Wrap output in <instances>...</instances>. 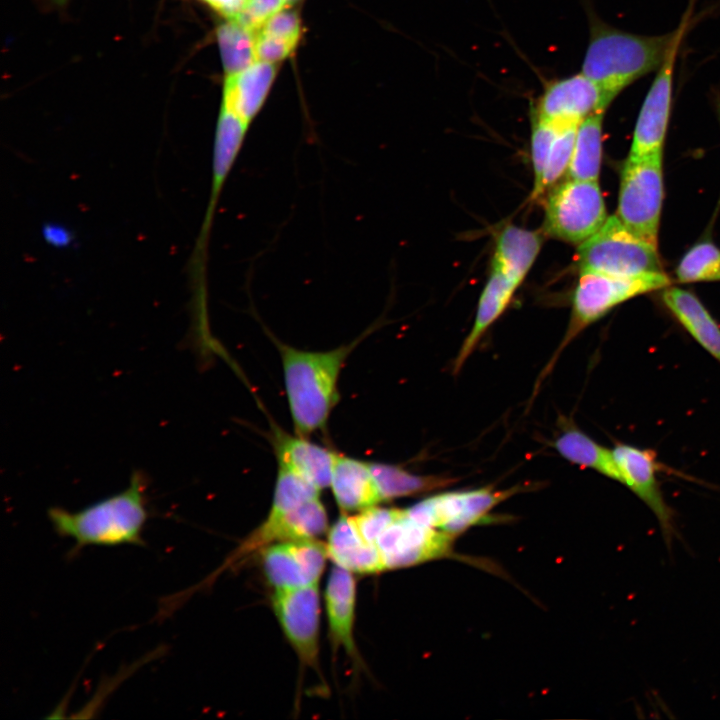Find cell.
Returning a JSON list of instances; mask_svg holds the SVG:
<instances>
[{"mask_svg":"<svg viewBox=\"0 0 720 720\" xmlns=\"http://www.w3.org/2000/svg\"><path fill=\"white\" fill-rule=\"evenodd\" d=\"M565 125L571 124H559L537 117H532L531 159L534 172V185L532 191V197L534 199H537L542 195V179L551 147L558 132Z\"/></svg>","mask_w":720,"mask_h":720,"instance_id":"4dcf8cb0","label":"cell"},{"mask_svg":"<svg viewBox=\"0 0 720 720\" xmlns=\"http://www.w3.org/2000/svg\"><path fill=\"white\" fill-rule=\"evenodd\" d=\"M454 535L421 524L410 518L406 510L380 533L376 546L385 569L413 566L446 555Z\"/></svg>","mask_w":720,"mask_h":720,"instance_id":"30bf717a","label":"cell"},{"mask_svg":"<svg viewBox=\"0 0 720 720\" xmlns=\"http://www.w3.org/2000/svg\"><path fill=\"white\" fill-rule=\"evenodd\" d=\"M328 517L319 497L285 512L269 511L265 520L223 561L222 565L195 588L208 587L222 572L234 568L249 555L284 541L315 539L327 531Z\"/></svg>","mask_w":720,"mask_h":720,"instance_id":"ba28073f","label":"cell"},{"mask_svg":"<svg viewBox=\"0 0 720 720\" xmlns=\"http://www.w3.org/2000/svg\"><path fill=\"white\" fill-rule=\"evenodd\" d=\"M608 216L598 181L568 178L549 194L545 205L546 234L581 244L595 234Z\"/></svg>","mask_w":720,"mask_h":720,"instance_id":"52a82bcc","label":"cell"},{"mask_svg":"<svg viewBox=\"0 0 720 720\" xmlns=\"http://www.w3.org/2000/svg\"><path fill=\"white\" fill-rule=\"evenodd\" d=\"M590 36L581 72L600 90L607 109L618 94L664 62L679 27L673 32L638 35L614 28L589 16Z\"/></svg>","mask_w":720,"mask_h":720,"instance_id":"7a4b0ae2","label":"cell"},{"mask_svg":"<svg viewBox=\"0 0 720 720\" xmlns=\"http://www.w3.org/2000/svg\"><path fill=\"white\" fill-rule=\"evenodd\" d=\"M330 486L344 512L361 511L383 501L369 463L348 456L336 453Z\"/></svg>","mask_w":720,"mask_h":720,"instance_id":"44dd1931","label":"cell"},{"mask_svg":"<svg viewBox=\"0 0 720 720\" xmlns=\"http://www.w3.org/2000/svg\"><path fill=\"white\" fill-rule=\"evenodd\" d=\"M514 490L480 488L446 492L426 498L405 509L413 520L456 536L480 522L497 503Z\"/></svg>","mask_w":720,"mask_h":720,"instance_id":"9c48e42d","label":"cell"},{"mask_svg":"<svg viewBox=\"0 0 720 720\" xmlns=\"http://www.w3.org/2000/svg\"><path fill=\"white\" fill-rule=\"evenodd\" d=\"M356 584L351 572L339 566L329 575L325 603L329 635L334 650L342 647L353 660H359L354 641Z\"/></svg>","mask_w":720,"mask_h":720,"instance_id":"ac0fdd59","label":"cell"},{"mask_svg":"<svg viewBox=\"0 0 720 720\" xmlns=\"http://www.w3.org/2000/svg\"><path fill=\"white\" fill-rule=\"evenodd\" d=\"M288 6L286 0H247L240 15L234 19L257 32L272 16Z\"/></svg>","mask_w":720,"mask_h":720,"instance_id":"836d02e7","label":"cell"},{"mask_svg":"<svg viewBox=\"0 0 720 720\" xmlns=\"http://www.w3.org/2000/svg\"><path fill=\"white\" fill-rule=\"evenodd\" d=\"M328 351H305L277 342L295 434L308 437L325 428L339 400L341 369L356 344Z\"/></svg>","mask_w":720,"mask_h":720,"instance_id":"3957f363","label":"cell"},{"mask_svg":"<svg viewBox=\"0 0 720 720\" xmlns=\"http://www.w3.org/2000/svg\"><path fill=\"white\" fill-rule=\"evenodd\" d=\"M603 117L604 112H595L578 125L567 170L569 178L598 181L602 160Z\"/></svg>","mask_w":720,"mask_h":720,"instance_id":"4316f807","label":"cell"},{"mask_svg":"<svg viewBox=\"0 0 720 720\" xmlns=\"http://www.w3.org/2000/svg\"><path fill=\"white\" fill-rule=\"evenodd\" d=\"M687 23L680 31L646 94L635 124L629 157L663 151L672 107L673 76L677 52Z\"/></svg>","mask_w":720,"mask_h":720,"instance_id":"7c38bea8","label":"cell"},{"mask_svg":"<svg viewBox=\"0 0 720 720\" xmlns=\"http://www.w3.org/2000/svg\"><path fill=\"white\" fill-rule=\"evenodd\" d=\"M605 110L600 90L580 72L549 81L532 114L559 124L578 125L589 115Z\"/></svg>","mask_w":720,"mask_h":720,"instance_id":"9a60e30c","label":"cell"},{"mask_svg":"<svg viewBox=\"0 0 720 720\" xmlns=\"http://www.w3.org/2000/svg\"><path fill=\"white\" fill-rule=\"evenodd\" d=\"M517 286L497 268H491L489 279L480 295L475 321L464 340L453 367L457 374L491 324L504 312Z\"/></svg>","mask_w":720,"mask_h":720,"instance_id":"603a6c76","label":"cell"},{"mask_svg":"<svg viewBox=\"0 0 720 720\" xmlns=\"http://www.w3.org/2000/svg\"><path fill=\"white\" fill-rule=\"evenodd\" d=\"M383 500L410 496L454 482L439 476L412 474L401 467L386 463H369Z\"/></svg>","mask_w":720,"mask_h":720,"instance_id":"83f0119b","label":"cell"},{"mask_svg":"<svg viewBox=\"0 0 720 720\" xmlns=\"http://www.w3.org/2000/svg\"><path fill=\"white\" fill-rule=\"evenodd\" d=\"M328 558L327 546L316 539L271 544L262 551L266 579L277 589L318 583Z\"/></svg>","mask_w":720,"mask_h":720,"instance_id":"5bb4252c","label":"cell"},{"mask_svg":"<svg viewBox=\"0 0 720 720\" xmlns=\"http://www.w3.org/2000/svg\"><path fill=\"white\" fill-rule=\"evenodd\" d=\"M401 509L371 506L354 515L361 536L369 543L376 542L380 533L399 515Z\"/></svg>","mask_w":720,"mask_h":720,"instance_id":"d6a6232c","label":"cell"},{"mask_svg":"<svg viewBox=\"0 0 720 720\" xmlns=\"http://www.w3.org/2000/svg\"><path fill=\"white\" fill-rule=\"evenodd\" d=\"M302 33L299 14L286 8L281 10L256 32L257 60L278 64L296 49Z\"/></svg>","mask_w":720,"mask_h":720,"instance_id":"d4e9b609","label":"cell"},{"mask_svg":"<svg viewBox=\"0 0 720 720\" xmlns=\"http://www.w3.org/2000/svg\"><path fill=\"white\" fill-rule=\"evenodd\" d=\"M714 103H715V108H716V113H717V116H718V120H719V123H720V96H719V95H716V96H715V102H714ZM719 205H720V197H719Z\"/></svg>","mask_w":720,"mask_h":720,"instance_id":"d590c367","label":"cell"},{"mask_svg":"<svg viewBox=\"0 0 720 720\" xmlns=\"http://www.w3.org/2000/svg\"><path fill=\"white\" fill-rule=\"evenodd\" d=\"M277 63L256 61L226 77L221 107L249 125L262 109L277 75Z\"/></svg>","mask_w":720,"mask_h":720,"instance_id":"e0dca14e","label":"cell"},{"mask_svg":"<svg viewBox=\"0 0 720 720\" xmlns=\"http://www.w3.org/2000/svg\"><path fill=\"white\" fill-rule=\"evenodd\" d=\"M274 447L278 464L298 473L319 490L330 486L336 453L306 437L276 431Z\"/></svg>","mask_w":720,"mask_h":720,"instance_id":"ffe728a7","label":"cell"},{"mask_svg":"<svg viewBox=\"0 0 720 720\" xmlns=\"http://www.w3.org/2000/svg\"><path fill=\"white\" fill-rule=\"evenodd\" d=\"M206 3L209 7L214 9L219 14L223 15L227 19H236L243 8L245 7L247 0H201Z\"/></svg>","mask_w":720,"mask_h":720,"instance_id":"e575fe53","label":"cell"},{"mask_svg":"<svg viewBox=\"0 0 720 720\" xmlns=\"http://www.w3.org/2000/svg\"><path fill=\"white\" fill-rule=\"evenodd\" d=\"M663 199V151L628 156L621 172L616 216L632 232L656 246Z\"/></svg>","mask_w":720,"mask_h":720,"instance_id":"8992f818","label":"cell"},{"mask_svg":"<svg viewBox=\"0 0 720 720\" xmlns=\"http://www.w3.org/2000/svg\"><path fill=\"white\" fill-rule=\"evenodd\" d=\"M576 263L580 272L611 276L663 272L658 246L636 235L616 215L579 244Z\"/></svg>","mask_w":720,"mask_h":720,"instance_id":"5b68a950","label":"cell"},{"mask_svg":"<svg viewBox=\"0 0 720 720\" xmlns=\"http://www.w3.org/2000/svg\"><path fill=\"white\" fill-rule=\"evenodd\" d=\"M272 607L301 663L318 669L320 617L318 583L275 590Z\"/></svg>","mask_w":720,"mask_h":720,"instance_id":"8fae6325","label":"cell"},{"mask_svg":"<svg viewBox=\"0 0 720 720\" xmlns=\"http://www.w3.org/2000/svg\"><path fill=\"white\" fill-rule=\"evenodd\" d=\"M149 516L148 479L139 470L131 474L123 490L82 509L51 507L48 510L56 534L74 540L71 554L87 546H143V531Z\"/></svg>","mask_w":720,"mask_h":720,"instance_id":"6da1fadb","label":"cell"},{"mask_svg":"<svg viewBox=\"0 0 720 720\" xmlns=\"http://www.w3.org/2000/svg\"><path fill=\"white\" fill-rule=\"evenodd\" d=\"M286 1H287L288 5H292V4H295L296 2H298L299 0H286Z\"/></svg>","mask_w":720,"mask_h":720,"instance_id":"8d00e7d4","label":"cell"},{"mask_svg":"<svg viewBox=\"0 0 720 720\" xmlns=\"http://www.w3.org/2000/svg\"><path fill=\"white\" fill-rule=\"evenodd\" d=\"M675 274L681 283L720 281V249L710 241L695 244L684 254Z\"/></svg>","mask_w":720,"mask_h":720,"instance_id":"f546056e","label":"cell"},{"mask_svg":"<svg viewBox=\"0 0 720 720\" xmlns=\"http://www.w3.org/2000/svg\"><path fill=\"white\" fill-rule=\"evenodd\" d=\"M662 300L691 337L720 362V326L699 298L690 291L669 286L663 289Z\"/></svg>","mask_w":720,"mask_h":720,"instance_id":"7402d4cb","label":"cell"},{"mask_svg":"<svg viewBox=\"0 0 720 720\" xmlns=\"http://www.w3.org/2000/svg\"><path fill=\"white\" fill-rule=\"evenodd\" d=\"M328 557L343 569L361 574L385 570L378 547L360 534L354 517L344 513L328 531Z\"/></svg>","mask_w":720,"mask_h":720,"instance_id":"d6986e66","label":"cell"},{"mask_svg":"<svg viewBox=\"0 0 720 720\" xmlns=\"http://www.w3.org/2000/svg\"><path fill=\"white\" fill-rule=\"evenodd\" d=\"M217 41L227 75L245 69L256 58V32L234 19L217 28Z\"/></svg>","mask_w":720,"mask_h":720,"instance_id":"f1b7e54d","label":"cell"},{"mask_svg":"<svg viewBox=\"0 0 720 720\" xmlns=\"http://www.w3.org/2000/svg\"><path fill=\"white\" fill-rule=\"evenodd\" d=\"M670 285L671 280L664 272L635 276L580 272L572 298V311L567 332L545 367L543 375L551 371L562 350L589 325L629 299L658 289H665Z\"/></svg>","mask_w":720,"mask_h":720,"instance_id":"277c9868","label":"cell"},{"mask_svg":"<svg viewBox=\"0 0 720 720\" xmlns=\"http://www.w3.org/2000/svg\"><path fill=\"white\" fill-rule=\"evenodd\" d=\"M558 453L568 461L621 483L612 449L598 444L577 428H568L554 442Z\"/></svg>","mask_w":720,"mask_h":720,"instance_id":"484cf974","label":"cell"},{"mask_svg":"<svg viewBox=\"0 0 720 720\" xmlns=\"http://www.w3.org/2000/svg\"><path fill=\"white\" fill-rule=\"evenodd\" d=\"M579 125V124H578ZM578 125L563 126L558 132L546 164L542 179V194L568 170Z\"/></svg>","mask_w":720,"mask_h":720,"instance_id":"1f68e13d","label":"cell"},{"mask_svg":"<svg viewBox=\"0 0 720 720\" xmlns=\"http://www.w3.org/2000/svg\"><path fill=\"white\" fill-rule=\"evenodd\" d=\"M621 476V483L632 491L655 515L668 549L677 538L674 512L666 503L657 475L663 470L656 453L626 443L612 449Z\"/></svg>","mask_w":720,"mask_h":720,"instance_id":"4fadbf2b","label":"cell"},{"mask_svg":"<svg viewBox=\"0 0 720 720\" xmlns=\"http://www.w3.org/2000/svg\"><path fill=\"white\" fill-rule=\"evenodd\" d=\"M249 126L221 107L214 138L210 194L200 228L203 235L211 233L221 192L240 154Z\"/></svg>","mask_w":720,"mask_h":720,"instance_id":"2e32d148","label":"cell"},{"mask_svg":"<svg viewBox=\"0 0 720 720\" xmlns=\"http://www.w3.org/2000/svg\"><path fill=\"white\" fill-rule=\"evenodd\" d=\"M542 241L540 233L507 225L497 236L492 266L518 287L532 267Z\"/></svg>","mask_w":720,"mask_h":720,"instance_id":"cb8c5ba5","label":"cell"}]
</instances>
